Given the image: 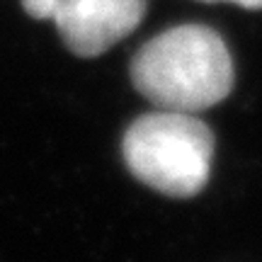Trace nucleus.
I'll use <instances>...</instances> for the list:
<instances>
[{
	"label": "nucleus",
	"mask_w": 262,
	"mask_h": 262,
	"mask_svg": "<svg viewBox=\"0 0 262 262\" xmlns=\"http://www.w3.org/2000/svg\"><path fill=\"white\" fill-rule=\"evenodd\" d=\"M129 73L148 102L172 112L209 110L233 88L226 41L204 25H180L153 37L134 56Z\"/></svg>",
	"instance_id": "f257e3e1"
},
{
	"label": "nucleus",
	"mask_w": 262,
	"mask_h": 262,
	"mask_svg": "<svg viewBox=\"0 0 262 262\" xmlns=\"http://www.w3.org/2000/svg\"><path fill=\"white\" fill-rule=\"evenodd\" d=\"M131 175L160 194L187 199L209 182L214 134L189 112H150L131 124L122 141Z\"/></svg>",
	"instance_id": "f03ea898"
},
{
	"label": "nucleus",
	"mask_w": 262,
	"mask_h": 262,
	"mask_svg": "<svg viewBox=\"0 0 262 262\" xmlns=\"http://www.w3.org/2000/svg\"><path fill=\"white\" fill-rule=\"evenodd\" d=\"M34 19H54L68 51L93 58L139 27L146 0H22Z\"/></svg>",
	"instance_id": "7ed1b4c3"
},
{
	"label": "nucleus",
	"mask_w": 262,
	"mask_h": 262,
	"mask_svg": "<svg viewBox=\"0 0 262 262\" xmlns=\"http://www.w3.org/2000/svg\"><path fill=\"white\" fill-rule=\"evenodd\" d=\"M204 3H235L248 10H262V0H204Z\"/></svg>",
	"instance_id": "20e7f679"
}]
</instances>
